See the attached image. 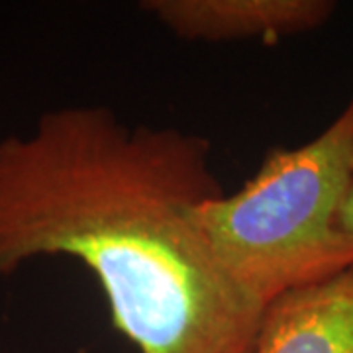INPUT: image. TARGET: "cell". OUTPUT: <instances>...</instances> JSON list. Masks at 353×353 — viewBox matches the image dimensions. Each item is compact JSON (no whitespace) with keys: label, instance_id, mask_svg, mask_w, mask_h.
<instances>
[{"label":"cell","instance_id":"obj_3","mask_svg":"<svg viewBox=\"0 0 353 353\" xmlns=\"http://www.w3.org/2000/svg\"><path fill=\"white\" fill-rule=\"evenodd\" d=\"M143 12L185 41H277L328 22V0H145Z\"/></svg>","mask_w":353,"mask_h":353},{"label":"cell","instance_id":"obj_5","mask_svg":"<svg viewBox=\"0 0 353 353\" xmlns=\"http://www.w3.org/2000/svg\"><path fill=\"white\" fill-rule=\"evenodd\" d=\"M336 230L347 238H353V181L341 201L338 216H336Z\"/></svg>","mask_w":353,"mask_h":353},{"label":"cell","instance_id":"obj_2","mask_svg":"<svg viewBox=\"0 0 353 353\" xmlns=\"http://www.w3.org/2000/svg\"><path fill=\"white\" fill-rule=\"evenodd\" d=\"M353 181V99L318 138L273 148L232 194L202 201L190 218L220 267L253 301L353 267V238L336 216Z\"/></svg>","mask_w":353,"mask_h":353},{"label":"cell","instance_id":"obj_4","mask_svg":"<svg viewBox=\"0 0 353 353\" xmlns=\"http://www.w3.org/2000/svg\"><path fill=\"white\" fill-rule=\"evenodd\" d=\"M252 353H353V267L273 299Z\"/></svg>","mask_w":353,"mask_h":353},{"label":"cell","instance_id":"obj_1","mask_svg":"<svg viewBox=\"0 0 353 353\" xmlns=\"http://www.w3.org/2000/svg\"><path fill=\"white\" fill-rule=\"evenodd\" d=\"M222 192L201 134L132 126L101 104L50 110L0 138V281L65 255L92 271L138 353H252L265 306L190 218Z\"/></svg>","mask_w":353,"mask_h":353}]
</instances>
